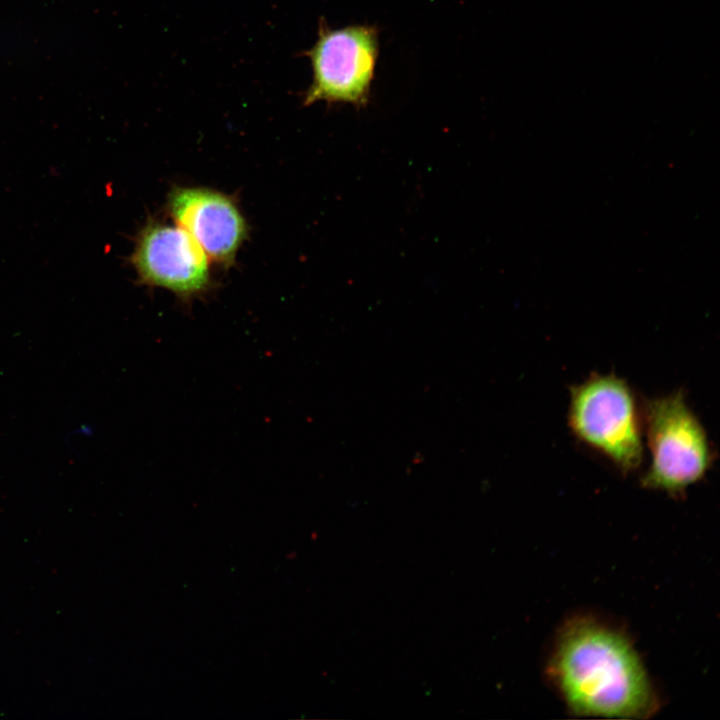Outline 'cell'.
Instances as JSON below:
<instances>
[{
  "instance_id": "3957f363",
  "label": "cell",
  "mask_w": 720,
  "mask_h": 720,
  "mask_svg": "<svg viewBox=\"0 0 720 720\" xmlns=\"http://www.w3.org/2000/svg\"><path fill=\"white\" fill-rule=\"evenodd\" d=\"M642 409L649 464L641 485L679 496L711 470L712 442L681 390L647 399Z\"/></svg>"
},
{
  "instance_id": "5b68a950",
  "label": "cell",
  "mask_w": 720,
  "mask_h": 720,
  "mask_svg": "<svg viewBox=\"0 0 720 720\" xmlns=\"http://www.w3.org/2000/svg\"><path fill=\"white\" fill-rule=\"evenodd\" d=\"M130 262L141 283L167 289L183 302L201 296L211 284L207 255L178 225L148 222Z\"/></svg>"
},
{
  "instance_id": "7a4b0ae2",
  "label": "cell",
  "mask_w": 720,
  "mask_h": 720,
  "mask_svg": "<svg viewBox=\"0 0 720 720\" xmlns=\"http://www.w3.org/2000/svg\"><path fill=\"white\" fill-rule=\"evenodd\" d=\"M570 432L623 474L644 459L643 409L629 383L615 374L593 373L569 392Z\"/></svg>"
},
{
  "instance_id": "277c9868",
  "label": "cell",
  "mask_w": 720,
  "mask_h": 720,
  "mask_svg": "<svg viewBox=\"0 0 720 720\" xmlns=\"http://www.w3.org/2000/svg\"><path fill=\"white\" fill-rule=\"evenodd\" d=\"M379 53L375 26L350 25L331 29L319 23L316 43L305 52L313 77L303 103H348L357 109L369 102Z\"/></svg>"
},
{
  "instance_id": "6da1fadb",
  "label": "cell",
  "mask_w": 720,
  "mask_h": 720,
  "mask_svg": "<svg viewBox=\"0 0 720 720\" xmlns=\"http://www.w3.org/2000/svg\"><path fill=\"white\" fill-rule=\"evenodd\" d=\"M547 674L568 709L582 716L647 719L659 700L631 641L590 616L563 625Z\"/></svg>"
},
{
  "instance_id": "8992f818",
  "label": "cell",
  "mask_w": 720,
  "mask_h": 720,
  "mask_svg": "<svg viewBox=\"0 0 720 720\" xmlns=\"http://www.w3.org/2000/svg\"><path fill=\"white\" fill-rule=\"evenodd\" d=\"M168 210L214 262L229 266L247 237V224L227 195L199 187H176L168 195Z\"/></svg>"
}]
</instances>
